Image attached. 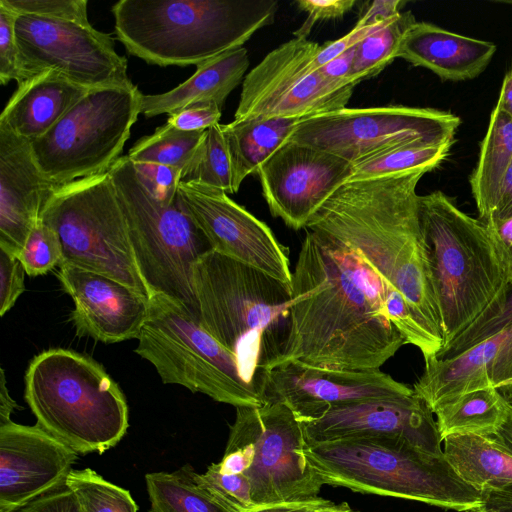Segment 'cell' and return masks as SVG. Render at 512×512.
Returning <instances> with one entry per match:
<instances>
[{"mask_svg": "<svg viewBox=\"0 0 512 512\" xmlns=\"http://www.w3.org/2000/svg\"><path fill=\"white\" fill-rule=\"evenodd\" d=\"M291 290L288 332L275 367L298 360L378 370L406 344L385 312L382 277L331 236L306 229Z\"/></svg>", "mask_w": 512, "mask_h": 512, "instance_id": "obj_1", "label": "cell"}, {"mask_svg": "<svg viewBox=\"0 0 512 512\" xmlns=\"http://www.w3.org/2000/svg\"><path fill=\"white\" fill-rule=\"evenodd\" d=\"M425 173L417 170L348 181L322 204L305 229L331 236L357 251L404 296L444 346L416 193Z\"/></svg>", "mask_w": 512, "mask_h": 512, "instance_id": "obj_2", "label": "cell"}, {"mask_svg": "<svg viewBox=\"0 0 512 512\" xmlns=\"http://www.w3.org/2000/svg\"><path fill=\"white\" fill-rule=\"evenodd\" d=\"M197 316L236 358L248 389L264 404L269 371L288 332L291 285L213 250L194 267Z\"/></svg>", "mask_w": 512, "mask_h": 512, "instance_id": "obj_3", "label": "cell"}, {"mask_svg": "<svg viewBox=\"0 0 512 512\" xmlns=\"http://www.w3.org/2000/svg\"><path fill=\"white\" fill-rule=\"evenodd\" d=\"M277 10L276 0H120L111 8L126 51L161 67L198 66L243 47Z\"/></svg>", "mask_w": 512, "mask_h": 512, "instance_id": "obj_4", "label": "cell"}, {"mask_svg": "<svg viewBox=\"0 0 512 512\" xmlns=\"http://www.w3.org/2000/svg\"><path fill=\"white\" fill-rule=\"evenodd\" d=\"M419 217L445 346L496 310L511 286L485 225L450 197L419 196Z\"/></svg>", "mask_w": 512, "mask_h": 512, "instance_id": "obj_5", "label": "cell"}, {"mask_svg": "<svg viewBox=\"0 0 512 512\" xmlns=\"http://www.w3.org/2000/svg\"><path fill=\"white\" fill-rule=\"evenodd\" d=\"M305 454L323 485L459 512L481 504V492L464 482L444 455L427 453L401 438L349 437L306 444Z\"/></svg>", "mask_w": 512, "mask_h": 512, "instance_id": "obj_6", "label": "cell"}, {"mask_svg": "<svg viewBox=\"0 0 512 512\" xmlns=\"http://www.w3.org/2000/svg\"><path fill=\"white\" fill-rule=\"evenodd\" d=\"M25 400L37 425L79 454H102L128 429L118 384L93 359L53 348L36 355L25 374Z\"/></svg>", "mask_w": 512, "mask_h": 512, "instance_id": "obj_7", "label": "cell"}, {"mask_svg": "<svg viewBox=\"0 0 512 512\" xmlns=\"http://www.w3.org/2000/svg\"><path fill=\"white\" fill-rule=\"evenodd\" d=\"M138 269L151 297L162 294L197 315L194 267L211 245L178 195L156 198L133 162L121 156L109 169Z\"/></svg>", "mask_w": 512, "mask_h": 512, "instance_id": "obj_8", "label": "cell"}, {"mask_svg": "<svg viewBox=\"0 0 512 512\" xmlns=\"http://www.w3.org/2000/svg\"><path fill=\"white\" fill-rule=\"evenodd\" d=\"M137 340L135 352L154 366L164 384L235 408L263 405L244 383L235 356L180 302L153 295Z\"/></svg>", "mask_w": 512, "mask_h": 512, "instance_id": "obj_9", "label": "cell"}, {"mask_svg": "<svg viewBox=\"0 0 512 512\" xmlns=\"http://www.w3.org/2000/svg\"><path fill=\"white\" fill-rule=\"evenodd\" d=\"M41 219L60 238L62 264L108 276L151 298L109 172L61 185Z\"/></svg>", "mask_w": 512, "mask_h": 512, "instance_id": "obj_10", "label": "cell"}, {"mask_svg": "<svg viewBox=\"0 0 512 512\" xmlns=\"http://www.w3.org/2000/svg\"><path fill=\"white\" fill-rule=\"evenodd\" d=\"M134 84L88 90L31 149L43 174L58 185L108 172L121 157L141 114Z\"/></svg>", "mask_w": 512, "mask_h": 512, "instance_id": "obj_11", "label": "cell"}, {"mask_svg": "<svg viewBox=\"0 0 512 512\" xmlns=\"http://www.w3.org/2000/svg\"><path fill=\"white\" fill-rule=\"evenodd\" d=\"M460 123L458 116L432 108L345 107L301 119L287 141L308 145L356 164L406 144H453Z\"/></svg>", "mask_w": 512, "mask_h": 512, "instance_id": "obj_12", "label": "cell"}, {"mask_svg": "<svg viewBox=\"0 0 512 512\" xmlns=\"http://www.w3.org/2000/svg\"><path fill=\"white\" fill-rule=\"evenodd\" d=\"M229 438L252 445L253 460L243 474L255 506L319 497L323 484L306 457L302 423L284 404L236 407Z\"/></svg>", "mask_w": 512, "mask_h": 512, "instance_id": "obj_13", "label": "cell"}, {"mask_svg": "<svg viewBox=\"0 0 512 512\" xmlns=\"http://www.w3.org/2000/svg\"><path fill=\"white\" fill-rule=\"evenodd\" d=\"M18 84L54 70L87 89L132 85L127 59L115 50L111 34L90 23L17 15Z\"/></svg>", "mask_w": 512, "mask_h": 512, "instance_id": "obj_14", "label": "cell"}, {"mask_svg": "<svg viewBox=\"0 0 512 512\" xmlns=\"http://www.w3.org/2000/svg\"><path fill=\"white\" fill-rule=\"evenodd\" d=\"M177 195L213 251L291 285L289 248L266 223L219 189L180 182Z\"/></svg>", "mask_w": 512, "mask_h": 512, "instance_id": "obj_15", "label": "cell"}, {"mask_svg": "<svg viewBox=\"0 0 512 512\" xmlns=\"http://www.w3.org/2000/svg\"><path fill=\"white\" fill-rule=\"evenodd\" d=\"M257 174L272 216L300 230L350 180L353 164L326 151L286 141Z\"/></svg>", "mask_w": 512, "mask_h": 512, "instance_id": "obj_16", "label": "cell"}, {"mask_svg": "<svg viewBox=\"0 0 512 512\" xmlns=\"http://www.w3.org/2000/svg\"><path fill=\"white\" fill-rule=\"evenodd\" d=\"M412 392L413 388L380 369L338 370L292 360L269 371L263 399L264 404H284L303 423L337 405Z\"/></svg>", "mask_w": 512, "mask_h": 512, "instance_id": "obj_17", "label": "cell"}, {"mask_svg": "<svg viewBox=\"0 0 512 512\" xmlns=\"http://www.w3.org/2000/svg\"><path fill=\"white\" fill-rule=\"evenodd\" d=\"M302 427L306 444L382 436L401 438L427 453L444 455L433 412L414 390L393 398L337 405L320 418L303 422Z\"/></svg>", "mask_w": 512, "mask_h": 512, "instance_id": "obj_18", "label": "cell"}, {"mask_svg": "<svg viewBox=\"0 0 512 512\" xmlns=\"http://www.w3.org/2000/svg\"><path fill=\"white\" fill-rule=\"evenodd\" d=\"M58 279L71 297L79 336L110 344L137 339L150 311L149 297L108 276L62 264Z\"/></svg>", "mask_w": 512, "mask_h": 512, "instance_id": "obj_19", "label": "cell"}, {"mask_svg": "<svg viewBox=\"0 0 512 512\" xmlns=\"http://www.w3.org/2000/svg\"><path fill=\"white\" fill-rule=\"evenodd\" d=\"M78 454L39 425L0 426V512H10L67 479Z\"/></svg>", "mask_w": 512, "mask_h": 512, "instance_id": "obj_20", "label": "cell"}, {"mask_svg": "<svg viewBox=\"0 0 512 512\" xmlns=\"http://www.w3.org/2000/svg\"><path fill=\"white\" fill-rule=\"evenodd\" d=\"M60 186L41 171L30 141L0 126V249L19 254Z\"/></svg>", "mask_w": 512, "mask_h": 512, "instance_id": "obj_21", "label": "cell"}, {"mask_svg": "<svg viewBox=\"0 0 512 512\" xmlns=\"http://www.w3.org/2000/svg\"><path fill=\"white\" fill-rule=\"evenodd\" d=\"M424 360L413 390L432 412L465 393L497 388L512 379V323L453 358Z\"/></svg>", "mask_w": 512, "mask_h": 512, "instance_id": "obj_22", "label": "cell"}, {"mask_svg": "<svg viewBox=\"0 0 512 512\" xmlns=\"http://www.w3.org/2000/svg\"><path fill=\"white\" fill-rule=\"evenodd\" d=\"M496 49L492 42L416 21L405 33L397 58L427 68L442 80L464 81L480 75Z\"/></svg>", "mask_w": 512, "mask_h": 512, "instance_id": "obj_23", "label": "cell"}, {"mask_svg": "<svg viewBox=\"0 0 512 512\" xmlns=\"http://www.w3.org/2000/svg\"><path fill=\"white\" fill-rule=\"evenodd\" d=\"M316 42L294 38L268 53L246 74L234 120L260 117L277 99L314 72Z\"/></svg>", "mask_w": 512, "mask_h": 512, "instance_id": "obj_24", "label": "cell"}, {"mask_svg": "<svg viewBox=\"0 0 512 512\" xmlns=\"http://www.w3.org/2000/svg\"><path fill=\"white\" fill-rule=\"evenodd\" d=\"M88 90L54 70L18 84L0 116V126L30 142L43 136Z\"/></svg>", "mask_w": 512, "mask_h": 512, "instance_id": "obj_25", "label": "cell"}, {"mask_svg": "<svg viewBox=\"0 0 512 512\" xmlns=\"http://www.w3.org/2000/svg\"><path fill=\"white\" fill-rule=\"evenodd\" d=\"M196 67L190 78L172 90L143 94L140 113L151 118L199 102H214L222 109L229 94L246 76L248 51L244 47L232 49Z\"/></svg>", "mask_w": 512, "mask_h": 512, "instance_id": "obj_26", "label": "cell"}, {"mask_svg": "<svg viewBox=\"0 0 512 512\" xmlns=\"http://www.w3.org/2000/svg\"><path fill=\"white\" fill-rule=\"evenodd\" d=\"M456 474L478 491L512 485V448L497 435L454 434L442 440Z\"/></svg>", "mask_w": 512, "mask_h": 512, "instance_id": "obj_27", "label": "cell"}, {"mask_svg": "<svg viewBox=\"0 0 512 512\" xmlns=\"http://www.w3.org/2000/svg\"><path fill=\"white\" fill-rule=\"evenodd\" d=\"M299 118L256 117L233 120L222 125L228 147L234 191L243 180L259 168L290 138Z\"/></svg>", "mask_w": 512, "mask_h": 512, "instance_id": "obj_28", "label": "cell"}, {"mask_svg": "<svg viewBox=\"0 0 512 512\" xmlns=\"http://www.w3.org/2000/svg\"><path fill=\"white\" fill-rule=\"evenodd\" d=\"M512 162V118L496 106L481 142L477 165L470 176L479 220L487 222L504 175Z\"/></svg>", "mask_w": 512, "mask_h": 512, "instance_id": "obj_29", "label": "cell"}, {"mask_svg": "<svg viewBox=\"0 0 512 512\" xmlns=\"http://www.w3.org/2000/svg\"><path fill=\"white\" fill-rule=\"evenodd\" d=\"M433 414L442 440L454 434L496 435L512 417V404L498 388H484L441 404Z\"/></svg>", "mask_w": 512, "mask_h": 512, "instance_id": "obj_30", "label": "cell"}, {"mask_svg": "<svg viewBox=\"0 0 512 512\" xmlns=\"http://www.w3.org/2000/svg\"><path fill=\"white\" fill-rule=\"evenodd\" d=\"M150 512H234L196 480V472L185 464L173 472L145 475Z\"/></svg>", "mask_w": 512, "mask_h": 512, "instance_id": "obj_31", "label": "cell"}, {"mask_svg": "<svg viewBox=\"0 0 512 512\" xmlns=\"http://www.w3.org/2000/svg\"><path fill=\"white\" fill-rule=\"evenodd\" d=\"M452 144L411 143L397 146L353 164L349 181L394 176L438 167L449 155Z\"/></svg>", "mask_w": 512, "mask_h": 512, "instance_id": "obj_32", "label": "cell"}, {"mask_svg": "<svg viewBox=\"0 0 512 512\" xmlns=\"http://www.w3.org/2000/svg\"><path fill=\"white\" fill-rule=\"evenodd\" d=\"M416 22L411 11L367 35L355 45L353 77L359 83L379 74L395 58L407 30Z\"/></svg>", "mask_w": 512, "mask_h": 512, "instance_id": "obj_33", "label": "cell"}, {"mask_svg": "<svg viewBox=\"0 0 512 512\" xmlns=\"http://www.w3.org/2000/svg\"><path fill=\"white\" fill-rule=\"evenodd\" d=\"M205 131H183L166 123L140 138L130 149L132 162L155 163L184 170L192 160Z\"/></svg>", "mask_w": 512, "mask_h": 512, "instance_id": "obj_34", "label": "cell"}, {"mask_svg": "<svg viewBox=\"0 0 512 512\" xmlns=\"http://www.w3.org/2000/svg\"><path fill=\"white\" fill-rule=\"evenodd\" d=\"M235 193L232 164L222 124L205 130L192 160L182 171L181 181Z\"/></svg>", "mask_w": 512, "mask_h": 512, "instance_id": "obj_35", "label": "cell"}, {"mask_svg": "<svg viewBox=\"0 0 512 512\" xmlns=\"http://www.w3.org/2000/svg\"><path fill=\"white\" fill-rule=\"evenodd\" d=\"M82 512H137L138 507L125 490L102 478L92 469H72L66 479Z\"/></svg>", "mask_w": 512, "mask_h": 512, "instance_id": "obj_36", "label": "cell"}, {"mask_svg": "<svg viewBox=\"0 0 512 512\" xmlns=\"http://www.w3.org/2000/svg\"><path fill=\"white\" fill-rule=\"evenodd\" d=\"M27 275H45L63 262V248L57 232L42 219L29 233L17 255Z\"/></svg>", "mask_w": 512, "mask_h": 512, "instance_id": "obj_37", "label": "cell"}, {"mask_svg": "<svg viewBox=\"0 0 512 512\" xmlns=\"http://www.w3.org/2000/svg\"><path fill=\"white\" fill-rule=\"evenodd\" d=\"M196 480L213 497L234 512H246L255 507L251 485L244 474L221 472L217 464L212 463L206 472L196 473Z\"/></svg>", "mask_w": 512, "mask_h": 512, "instance_id": "obj_38", "label": "cell"}, {"mask_svg": "<svg viewBox=\"0 0 512 512\" xmlns=\"http://www.w3.org/2000/svg\"><path fill=\"white\" fill-rule=\"evenodd\" d=\"M510 323H512V287H510L503 303L496 310L478 320L446 344L434 357L440 360L453 358L496 334Z\"/></svg>", "mask_w": 512, "mask_h": 512, "instance_id": "obj_39", "label": "cell"}, {"mask_svg": "<svg viewBox=\"0 0 512 512\" xmlns=\"http://www.w3.org/2000/svg\"><path fill=\"white\" fill-rule=\"evenodd\" d=\"M17 15L89 23L86 0H0Z\"/></svg>", "mask_w": 512, "mask_h": 512, "instance_id": "obj_40", "label": "cell"}, {"mask_svg": "<svg viewBox=\"0 0 512 512\" xmlns=\"http://www.w3.org/2000/svg\"><path fill=\"white\" fill-rule=\"evenodd\" d=\"M17 14L0 4V82L19 81V49L15 35Z\"/></svg>", "mask_w": 512, "mask_h": 512, "instance_id": "obj_41", "label": "cell"}, {"mask_svg": "<svg viewBox=\"0 0 512 512\" xmlns=\"http://www.w3.org/2000/svg\"><path fill=\"white\" fill-rule=\"evenodd\" d=\"M133 164L141 181L156 198L173 201L177 197L182 170L155 163Z\"/></svg>", "mask_w": 512, "mask_h": 512, "instance_id": "obj_42", "label": "cell"}, {"mask_svg": "<svg viewBox=\"0 0 512 512\" xmlns=\"http://www.w3.org/2000/svg\"><path fill=\"white\" fill-rule=\"evenodd\" d=\"M25 274L18 257L0 249V316L11 310L24 292Z\"/></svg>", "mask_w": 512, "mask_h": 512, "instance_id": "obj_43", "label": "cell"}, {"mask_svg": "<svg viewBox=\"0 0 512 512\" xmlns=\"http://www.w3.org/2000/svg\"><path fill=\"white\" fill-rule=\"evenodd\" d=\"M354 0H297L295 5L307 14L302 26L294 32L295 38L307 39L315 23L342 18L352 10Z\"/></svg>", "mask_w": 512, "mask_h": 512, "instance_id": "obj_44", "label": "cell"}, {"mask_svg": "<svg viewBox=\"0 0 512 512\" xmlns=\"http://www.w3.org/2000/svg\"><path fill=\"white\" fill-rule=\"evenodd\" d=\"M221 110L214 102L193 103L169 114L166 123L183 131H205L219 124Z\"/></svg>", "mask_w": 512, "mask_h": 512, "instance_id": "obj_45", "label": "cell"}, {"mask_svg": "<svg viewBox=\"0 0 512 512\" xmlns=\"http://www.w3.org/2000/svg\"><path fill=\"white\" fill-rule=\"evenodd\" d=\"M10 512H82L66 480Z\"/></svg>", "mask_w": 512, "mask_h": 512, "instance_id": "obj_46", "label": "cell"}, {"mask_svg": "<svg viewBox=\"0 0 512 512\" xmlns=\"http://www.w3.org/2000/svg\"><path fill=\"white\" fill-rule=\"evenodd\" d=\"M386 23L387 22H384L371 27H360L355 24L354 28L343 37L324 43V45L320 46V50L314 60V70H317L327 62L331 61L333 58L354 47L363 38L379 29Z\"/></svg>", "mask_w": 512, "mask_h": 512, "instance_id": "obj_47", "label": "cell"}, {"mask_svg": "<svg viewBox=\"0 0 512 512\" xmlns=\"http://www.w3.org/2000/svg\"><path fill=\"white\" fill-rule=\"evenodd\" d=\"M512 287V218L484 224Z\"/></svg>", "mask_w": 512, "mask_h": 512, "instance_id": "obj_48", "label": "cell"}, {"mask_svg": "<svg viewBox=\"0 0 512 512\" xmlns=\"http://www.w3.org/2000/svg\"><path fill=\"white\" fill-rule=\"evenodd\" d=\"M355 46L333 58L317 70L331 83L337 86H356L358 82L353 77V60Z\"/></svg>", "mask_w": 512, "mask_h": 512, "instance_id": "obj_49", "label": "cell"}, {"mask_svg": "<svg viewBox=\"0 0 512 512\" xmlns=\"http://www.w3.org/2000/svg\"><path fill=\"white\" fill-rule=\"evenodd\" d=\"M406 2L401 0H375L367 2L360 12L356 25L371 27L388 22L401 13Z\"/></svg>", "mask_w": 512, "mask_h": 512, "instance_id": "obj_50", "label": "cell"}, {"mask_svg": "<svg viewBox=\"0 0 512 512\" xmlns=\"http://www.w3.org/2000/svg\"><path fill=\"white\" fill-rule=\"evenodd\" d=\"M469 512H512V485L481 491V504Z\"/></svg>", "mask_w": 512, "mask_h": 512, "instance_id": "obj_51", "label": "cell"}, {"mask_svg": "<svg viewBox=\"0 0 512 512\" xmlns=\"http://www.w3.org/2000/svg\"><path fill=\"white\" fill-rule=\"evenodd\" d=\"M509 218H512V162L504 175L491 215L483 224Z\"/></svg>", "mask_w": 512, "mask_h": 512, "instance_id": "obj_52", "label": "cell"}, {"mask_svg": "<svg viewBox=\"0 0 512 512\" xmlns=\"http://www.w3.org/2000/svg\"><path fill=\"white\" fill-rule=\"evenodd\" d=\"M332 501L318 497L312 500L257 505L246 512H317Z\"/></svg>", "mask_w": 512, "mask_h": 512, "instance_id": "obj_53", "label": "cell"}, {"mask_svg": "<svg viewBox=\"0 0 512 512\" xmlns=\"http://www.w3.org/2000/svg\"><path fill=\"white\" fill-rule=\"evenodd\" d=\"M18 407L17 403L9 394L4 369L1 368L0 379V426L11 421L12 412Z\"/></svg>", "mask_w": 512, "mask_h": 512, "instance_id": "obj_54", "label": "cell"}, {"mask_svg": "<svg viewBox=\"0 0 512 512\" xmlns=\"http://www.w3.org/2000/svg\"><path fill=\"white\" fill-rule=\"evenodd\" d=\"M496 107L512 118V70L503 79Z\"/></svg>", "mask_w": 512, "mask_h": 512, "instance_id": "obj_55", "label": "cell"}, {"mask_svg": "<svg viewBox=\"0 0 512 512\" xmlns=\"http://www.w3.org/2000/svg\"><path fill=\"white\" fill-rule=\"evenodd\" d=\"M496 435L512 448V417L500 428Z\"/></svg>", "mask_w": 512, "mask_h": 512, "instance_id": "obj_56", "label": "cell"}, {"mask_svg": "<svg viewBox=\"0 0 512 512\" xmlns=\"http://www.w3.org/2000/svg\"><path fill=\"white\" fill-rule=\"evenodd\" d=\"M317 512H359L353 510L347 502H342L340 504H335L332 502L331 504L322 507Z\"/></svg>", "mask_w": 512, "mask_h": 512, "instance_id": "obj_57", "label": "cell"}, {"mask_svg": "<svg viewBox=\"0 0 512 512\" xmlns=\"http://www.w3.org/2000/svg\"><path fill=\"white\" fill-rule=\"evenodd\" d=\"M505 398L512 404V385L498 387Z\"/></svg>", "mask_w": 512, "mask_h": 512, "instance_id": "obj_58", "label": "cell"}, {"mask_svg": "<svg viewBox=\"0 0 512 512\" xmlns=\"http://www.w3.org/2000/svg\"><path fill=\"white\" fill-rule=\"evenodd\" d=\"M507 385H512V379L511 380H508L506 382H504L503 384H501L499 387L501 386H507ZM498 388V387H497Z\"/></svg>", "mask_w": 512, "mask_h": 512, "instance_id": "obj_59", "label": "cell"}]
</instances>
